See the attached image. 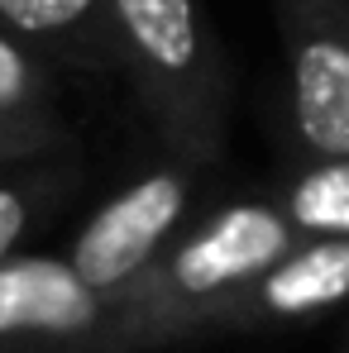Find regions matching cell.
I'll list each match as a JSON object with an SVG mask.
<instances>
[{
  "instance_id": "cell-1",
  "label": "cell",
  "mask_w": 349,
  "mask_h": 353,
  "mask_svg": "<svg viewBox=\"0 0 349 353\" xmlns=\"http://www.w3.org/2000/svg\"><path fill=\"white\" fill-rule=\"evenodd\" d=\"M296 239L301 234L278 196H244L187 225L158 253V263L120 296L124 353L216 334L230 301L254 277H263Z\"/></svg>"
},
{
  "instance_id": "cell-11",
  "label": "cell",
  "mask_w": 349,
  "mask_h": 353,
  "mask_svg": "<svg viewBox=\"0 0 349 353\" xmlns=\"http://www.w3.org/2000/svg\"><path fill=\"white\" fill-rule=\"evenodd\" d=\"M335 353H349V330H345V339H340V349H335Z\"/></svg>"
},
{
  "instance_id": "cell-8",
  "label": "cell",
  "mask_w": 349,
  "mask_h": 353,
  "mask_svg": "<svg viewBox=\"0 0 349 353\" xmlns=\"http://www.w3.org/2000/svg\"><path fill=\"white\" fill-rule=\"evenodd\" d=\"M0 29L58 72H120L111 0H0Z\"/></svg>"
},
{
  "instance_id": "cell-5",
  "label": "cell",
  "mask_w": 349,
  "mask_h": 353,
  "mask_svg": "<svg viewBox=\"0 0 349 353\" xmlns=\"http://www.w3.org/2000/svg\"><path fill=\"white\" fill-rule=\"evenodd\" d=\"M0 344L39 353H124L120 296L96 292L67 258L10 253L0 263Z\"/></svg>"
},
{
  "instance_id": "cell-3",
  "label": "cell",
  "mask_w": 349,
  "mask_h": 353,
  "mask_svg": "<svg viewBox=\"0 0 349 353\" xmlns=\"http://www.w3.org/2000/svg\"><path fill=\"white\" fill-rule=\"evenodd\" d=\"M292 163L349 158V14L340 0H273Z\"/></svg>"
},
{
  "instance_id": "cell-6",
  "label": "cell",
  "mask_w": 349,
  "mask_h": 353,
  "mask_svg": "<svg viewBox=\"0 0 349 353\" xmlns=\"http://www.w3.org/2000/svg\"><path fill=\"white\" fill-rule=\"evenodd\" d=\"M340 305H349V234L296 239L263 277H254L230 301L216 334L311 325Z\"/></svg>"
},
{
  "instance_id": "cell-10",
  "label": "cell",
  "mask_w": 349,
  "mask_h": 353,
  "mask_svg": "<svg viewBox=\"0 0 349 353\" xmlns=\"http://www.w3.org/2000/svg\"><path fill=\"white\" fill-rule=\"evenodd\" d=\"M58 176L48 172H15L0 168V263L19 253V239L34 230V220L58 201Z\"/></svg>"
},
{
  "instance_id": "cell-4",
  "label": "cell",
  "mask_w": 349,
  "mask_h": 353,
  "mask_svg": "<svg viewBox=\"0 0 349 353\" xmlns=\"http://www.w3.org/2000/svg\"><path fill=\"white\" fill-rule=\"evenodd\" d=\"M196 172H201V163L173 158L153 172L134 176L106 205H96L86 215V225L72 234L62 258L96 292L124 296L158 263V253L187 230V215L196 201Z\"/></svg>"
},
{
  "instance_id": "cell-7",
  "label": "cell",
  "mask_w": 349,
  "mask_h": 353,
  "mask_svg": "<svg viewBox=\"0 0 349 353\" xmlns=\"http://www.w3.org/2000/svg\"><path fill=\"white\" fill-rule=\"evenodd\" d=\"M58 67L0 29V168H29L67 148Z\"/></svg>"
},
{
  "instance_id": "cell-2",
  "label": "cell",
  "mask_w": 349,
  "mask_h": 353,
  "mask_svg": "<svg viewBox=\"0 0 349 353\" xmlns=\"http://www.w3.org/2000/svg\"><path fill=\"white\" fill-rule=\"evenodd\" d=\"M120 72L158 139L187 163H216L230 119V72L201 0H111Z\"/></svg>"
},
{
  "instance_id": "cell-9",
  "label": "cell",
  "mask_w": 349,
  "mask_h": 353,
  "mask_svg": "<svg viewBox=\"0 0 349 353\" xmlns=\"http://www.w3.org/2000/svg\"><path fill=\"white\" fill-rule=\"evenodd\" d=\"M301 239L349 234V158L340 163H292L273 191Z\"/></svg>"
},
{
  "instance_id": "cell-12",
  "label": "cell",
  "mask_w": 349,
  "mask_h": 353,
  "mask_svg": "<svg viewBox=\"0 0 349 353\" xmlns=\"http://www.w3.org/2000/svg\"><path fill=\"white\" fill-rule=\"evenodd\" d=\"M340 5H345V14H349V0H340Z\"/></svg>"
}]
</instances>
